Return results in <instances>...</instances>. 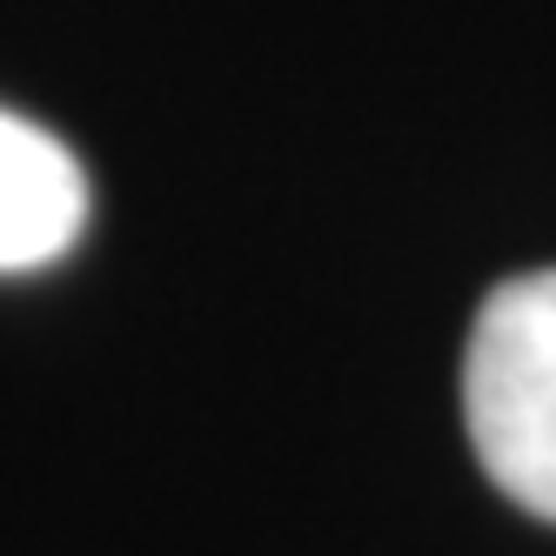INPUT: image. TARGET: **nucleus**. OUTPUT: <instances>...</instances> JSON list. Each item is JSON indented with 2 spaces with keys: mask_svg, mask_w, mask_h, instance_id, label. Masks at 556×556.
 I'll list each match as a JSON object with an SVG mask.
<instances>
[{
  "mask_svg": "<svg viewBox=\"0 0 556 556\" xmlns=\"http://www.w3.org/2000/svg\"><path fill=\"white\" fill-rule=\"evenodd\" d=\"M88 228V175L48 135L0 108V275L61 262Z\"/></svg>",
  "mask_w": 556,
  "mask_h": 556,
  "instance_id": "nucleus-2",
  "label": "nucleus"
},
{
  "mask_svg": "<svg viewBox=\"0 0 556 556\" xmlns=\"http://www.w3.org/2000/svg\"><path fill=\"white\" fill-rule=\"evenodd\" d=\"M463 422L490 483L516 509L556 523V268L516 275L476 308Z\"/></svg>",
  "mask_w": 556,
  "mask_h": 556,
  "instance_id": "nucleus-1",
  "label": "nucleus"
}]
</instances>
